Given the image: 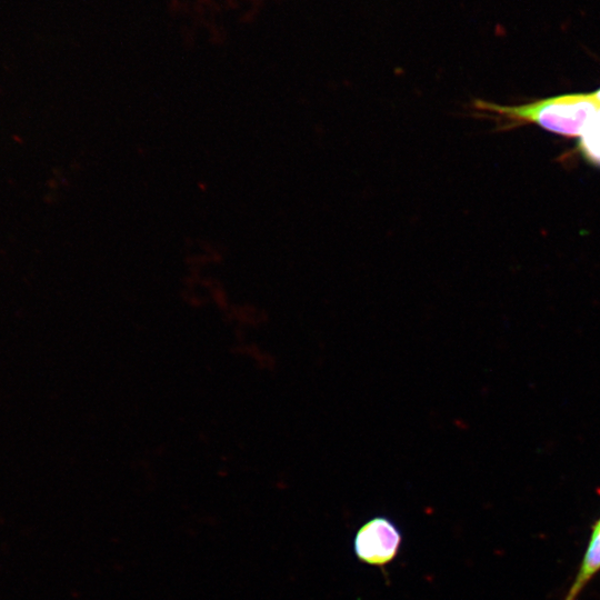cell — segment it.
<instances>
[{"mask_svg": "<svg viewBox=\"0 0 600 600\" xmlns=\"http://www.w3.org/2000/svg\"><path fill=\"white\" fill-rule=\"evenodd\" d=\"M474 110L489 112L510 121L533 122L566 137H580L600 108L594 93H571L521 106H500L474 100Z\"/></svg>", "mask_w": 600, "mask_h": 600, "instance_id": "1", "label": "cell"}, {"mask_svg": "<svg viewBox=\"0 0 600 600\" xmlns=\"http://www.w3.org/2000/svg\"><path fill=\"white\" fill-rule=\"evenodd\" d=\"M402 533L398 524L386 516H374L359 527L352 541L356 558L366 564L384 567L399 553Z\"/></svg>", "mask_w": 600, "mask_h": 600, "instance_id": "2", "label": "cell"}, {"mask_svg": "<svg viewBox=\"0 0 600 600\" xmlns=\"http://www.w3.org/2000/svg\"><path fill=\"white\" fill-rule=\"evenodd\" d=\"M600 570V518L594 522L577 577L563 600H576L590 579Z\"/></svg>", "mask_w": 600, "mask_h": 600, "instance_id": "3", "label": "cell"}, {"mask_svg": "<svg viewBox=\"0 0 600 600\" xmlns=\"http://www.w3.org/2000/svg\"><path fill=\"white\" fill-rule=\"evenodd\" d=\"M580 149L590 162L600 166V108L580 136Z\"/></svg>", "mask_w": 600, "mask_h": 600, "instance_id": "4", "label": "cell"}, {"mask_svg": "<svg viewBox=\"0 0 600 600\" xmlns=\"http://www.w3.org/2000/svg\"><path fill=\"white\" fill-rule=\"evenodd\" d=\"M593 93H594L598 102L600 103V89L598 91L593 92Z\"/></svg>", "mask_w": 600, "mask_h": 600, "instance_id": "5", "label": "cell"}]
</instances>
